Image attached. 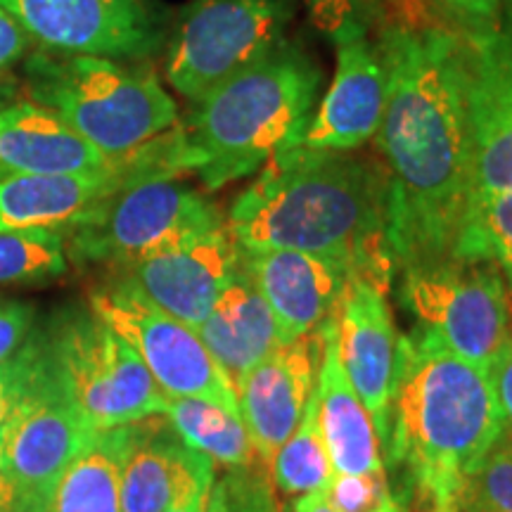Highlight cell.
<instances>
[{
	"mask_svg": "<svg viewBox=\"0 0 512 512\" xmlns=\"http://www.w3.org/2000/svg\"><path fill=\"white\" fill-rule=\"evenodd\" d=\"M318 88L316 62L285 41L192 102L181 128L204 188L252 176L278 150L302 143Z\"/></svg>",
	"mask_w": 512,
	"mask_h": 512,
	"instance_id": "cell-4",
	"label": "cell"
},
{
	"mask_svg": "<svg viewBox=\"0 0 512 512\" xmlns=\"http://www.w3.org/2000/svg\"><path fill=\"white\" fill-rule=\"evenodd\" d=\"M458 505L460 512H512V432L508 427L460 479Z\"/></svg>",
	"mask_w": 512,
	"mask_h": 512,
	"instance_id": "cell-28",
	"label": "cell"
},
{
	"mask_svg": "<svg viewBox=\"0 0 512 512\" xmlns=\"http://www.w3.org/2000/svg\"><path fill=\"white\" fill-rule=\"evenodd\" d=\"M453 256L496 264L512 294V190L486 197L467 209Z\"/></svg>",
	"mask_w": 512,
	"mask_h": 512,
	"instance_id": "cell-27",
	"label": "cell"
},
{
	"mask_svg": "<svg viewBox=\"0 0 512 512\" xmlns=\"http://www.w3.org/2000/svg\"><path fill=\"white\" fill-rule=\"evenodd\" d=\"M29 100L48 107L102 155L119 157L178 124L176 100L147 67L36 50L24 60Z\"/></svg>",
	"mask_w": 512,
	"mask_h": 512,
	"instance_id": "cell-5",
	"label": "cell"
},
{
	"mask_svg": "<svg viewBox=\"0 0 512 512\" xmlns=\"http://www.w3.org/2000/svg\"><path fill=\"white\" fill-rule=\"evenodd\" d=\"M318 425L328 446L335 475H373L384 472L380 437L368 408L358 399L337 354L335 318L320 325L318 361Z\"/></svg>",
	"mask_w": 512,
	"mask_h": 512,
	"instance_id": "cell-20",
	"label": "cell"
},
{
	"mask_svg": "<svg viewBox=\"0 0 512 512\" xmlns=\"http://www.w3.org/2000/svg\"><path fill=\"white\" fill-rule=\"evenodd\" d=\"M43 337L57 382L91 432L162 415L166 394L136 349L88 306H64Z\"/></svg>",
	"mask_w": 512,
	"mask_h": 512,
	"instance_id": "cell-6",
	"label": "cell"
},
{
	"mask_svg": "<svg viewBox=\"0 0 512 512\" xmlns=\"http://www.w3.org/2000/svg\"><path fill=\"white\" fill-rule=\"evenodd\" d=\"M38 328L36 306L22 299L0 297V363L24 349Z\"/></svg>",
	"mask_w": 512,
	"mask_h": 512,
	"instance_id": "cell-34",
	"label": "cell"
},
{
	"mask_svg": "<svg viewBox=\"0 0 512 512\" xmlns=\"http://www.w3.org/2000/svg\"><path fill=\"white\" fill-rule=\"evenodd\" d=\"M112 162L67 121L31 100L0 110V178L22 174H76Z\"/></svg>",
	"mask_w": 512,
	"mask_h": 512,
	"instance_id": "cell-21",
	"label": "cell"
},
{
	"mask_svg": "<svg viewBox=\"0 0 512 512\" xmlns=\"http://www.w3.org/2000/svg\"><path fill=\"white\" fill-rule=\"evenodd\" d=\"M373 512H406V510L401 508V501H399V498H394L392 494H389V496H384V498H382V503L377 505V508H375Z\"/></svg>",
	"mask_w": 512,
	"mask_h": 512,
	"instance_id": "cell-42",
	"label": "cell"
},
{
	"mask_svg": "<svg viewBox=\"0 0 512 512\" xmlns=\"http://www.w3.org/2000/svg\"><path fill=\"white\" fill-rule=\"evenodd\" d=\"M69 268L64 235L53 230H0V285H46Z\"/></svg>",
	"mask_w": 512,
	"mask_h": 512,
	"instance_id": "cell-26",
	"label": "cell"
},
{
	"mask_svg": "<svg viewBox=\"0 0 512 512\" xmlns=\"http://www.w3.org/2000/svg\"><path fill=\"white\" fill-rule=\"evenodd\" d=\"M226 219L202 192L178 178H147L112 192L88 219L64 233L69 261L107 273Z\"/></svg>",
	"mask_w": 512,
	"mask_h": 512,
	"instance_id": "cell-8",
	"label": "cell"
},
{
	"mask_svg": "<svg viewBox=\"0 0 512 512\" xmlns=\"http://www.w3.org/2000/svg\"><path fill=\"white\" fill-rule=\"evenodd\" d=\"M197 335L228 375L235 394L249 370L285 344L271 309L240 266Z\"/></svg>",
	"mask_w": 512,
	"mask_h": 512,
	"instance_id": "cell-22",
	"label": "cell"
},
{
	"mask_svg": "<svg viewBox=\"0 0 512 512\" xmlns=\"http://www.w3.org/2000/svg\"><path fill=\"white\" fill-rule=\"evenodd\" d=\"M107 275L128 280L152 304L197 330L238 275V242L223 221Z\"/></svg>",
	"mask_w": 512,
	"mask_h": 512,
	"instance_id": "cell-13",
	"label": "cell"
},
{
	"mask_svg": "<svg viewBox=\"0 0 512 512\" xmlns=\"http://www.w3.org/2000/svg\"><path fill=\"white\" fill-rule=\"evenodd\" d=\"M273 482L287 496L318 494L335 477L328 446L318 425V396L313 392L297 430L275 451L271 460Z\"/></svg>",
	"mask_w": 512,
	"mask_h": 512,
	"instance_id": "cell-25",
	"label": "cell"
},
{
	"mask_svg": "<svg viewBox=\"0 0 512 512\" xmlns=\"http://www.w3.org/2000/svg\"><path fill=\"white\" fill-rule=\"evenodd\" d=\"M164 420L185 444L223 467L261 463L240 415L192 396H166ZM266 465V463H264Z\"/></svg>",
	"mask_w": 512,
	"mask_h": 512,
	"instance_id": "cell-24",
	"label": "cell"
},
{
	"mask_svg": "<svg viewBox=\"0 0 512 512\" xmlns=\"http://www.w3.org/2000/svg\"><path fill=\"white\" fill-rule=\"evenodd\" d=\"M401 304L415 328L432 332L453 354L489 370L512 330V294L501 268L448 256L401 271Z\"/></svg>",
	"mask_w": 512,
	"mask_h": 512,
	"instance_id": "cell-7",
	"label": "cell"
},
{
	"mask_svg": "<svg viewBox=\"0 0 512 512\" xmlns=\"http://www.w3.org/2000/svg\"><path fill=\"white\" fill-rule=\"evenodd\" d=\"M491 380H494L498 403H501L505 427L512 432V330L503 351L491 366Z\"/></svg>",
	"mask_w": 512,
	"mask_h": 512,
	"instance_id": "cell-36",
	"label": "cell"
},
{
	"mask_svg": "<svg viewBox=\"0 0 512 512\" xmlns=\"http://www.w3.org/2000/svg\"><path fill=\"white\" fill-rule=\"evenodd\" d=\"M320 330L294 339L249 370L238 389L240 418L245 422L261 463L271 467L280 446L297 430L316 392Z\"/></svg>",
	"mask_w": 512,
	"mask_h": 512,
	"instance_id": "cell-18",
	"label": "cell"
},
{
	"mask_svg": "<svg viewBox=\"0 0 512 512\" xmlns=\"http://www.w3.org/2000/svg\"><path fill=\"white\" fill-rule=\"evenodd\" d=\"M311 22L332 43L370 34L382 22L384 0H304Z\"/></svg>",
	"mask_w": 512,
	"mask_h": 512,
	"instance_id": "cell-31",
	"label": "cell"
},
{
	"mask_svg": "<svg viewBox=\"0 0 512 512\" xmlns=\"http://www.w3.org/2000/svg\"><path fill=\"white\" fill-rule=\"evenodd\" d=\"M294 512H337L332 505L328 503V498H325L323 491H318V494H306V496H299V501L294 503Z\"/></svg>",
	"mask_w": 512,
	"mask_h": 512,
	"instance_id": "cell-38",
	"label": "cell"
},
{
	"mask_svg": "<svg viewBox=\"0 0 512 512\" xmlns=\"http://www.w3.org/2000/svg\"><path fill=\"white\" fill-rule=\"evenodd\" d=\"M226 223L240 247L328 256L384 292L394 283L387 171L356 150L283 147L235 197Z\"/></svg>",
	"mask_w": 512,
	"mask_h": 512,
	"instance_id": "cell-2",
	"label": "cell"
},
{
	"mask_svg": "<svg viewBox=\"0 0 512 512\" xmlns=\"http://www.w3.org/2000/svg\"><path fill=\"white\" fill-rule=\"evenodd\" d=\"M430 503V512H460L458 505V494H439L427 498Z\"/></svg>",
	"mask_w": 512,
	"mask_h": 512,
	"instance_id": "cell-40",
	"label": "cell"
},
{
	"mask_svg": "<svg viewBox=\"0 0 512 512\" xmlns=\"http://www.w3.org/2000/svg\"><path fill=\"white\" fill-rule=\"evenodd\" d=\"M46 363V342H43V328H36L34 335L24 349L10 361L0 363V444L8 432L12 418H15L22 401L34 387Z\"/></svg>",
	"mask_w": 512,
	"mask_h": 512,
	"instance_id": "cell-30",
	"label": "cell"
},
{
	"mask_svg": "<svg viewBox=\"0 0 512 512\" xmlns=\"http://www.w3.org/2000/svg\"><path fill=\"white\" fill-rule=\"evenodd\" d=\"M31 43L34 41L22 29V24L8 10L0 8V81H8L12 69L27 60Z\"/></svg>",
	"mask_w": 512,
	"mask_h": 512,
	"instance_id": "cell-35",
	"label": "cell"
},
{
	"mask_svg": "<svg viewBox=\"0 0 512 512\" xmlns=\"http://www.w3.org/2000/svg\"><path fill=\"white\" fill-rule=\"evenodd\" d=\"M214 477L216 475L197 479V482L192 484L185 494L178 496L164 512H204V505H207V496H209V486L214 482Z\"/></svg>",
	"mask_w": 512,
	"mask_h": 512,
	"instance_id": "cell-37",
	"label": "cell"
},
{
	"mask_svg": "<svg viewBox=\"0 0 512 512\" xmlns=\"http://www.w3.org/2000/svg\"><path fill=\"white\" fill-rule=\"evenodd\" d=\"M387 105L375 133L396 271L453 256L470 207L465 41L441 22L377 24Z\"/></svg>",
	"mask_w": 512,
	"mask_h": 512,
	"instance_id": "cell-1",
	"label": "cell"
},
{
	"mask_svg": "<svg viewBox=\"0 0 512 512\" xmlns=\"http://www.w3.org/2000/svg\"><path fill=\"white\" fill-rule=\"evenodd\" d=\"M387 472L373 475H335L325 489V498L337 512H373L389 496Z\"/></svg>",
	"mask_w": 512,
	"mask_h": 512,
	"instance_id": "cell-33",
	"label": "cell"
},
{
	"mask_svg": "<svg viewBox=\"0 0 512 512\" xmlns=\"http://www.w3.org/2000/svg\"><path fill=\"white\" fill-rule=\"evenodd\" d=\"M88 309L126 339L166 396H192L240 415L238 394L195 328L169 316L119 275L88 290Z\"/></svg>",
	"mask_w": 512,
	"mask_h": 512,
	"instance_id": "cell-10",
	"label": "cell"
},
{
	"mask_svg": "<svg viewBox=\"0 0 512 512\" xmlns=\"http://www.w3.org/2000/svg\"><path fill=\"white\" fill-rule=\"evenodd\" d=\"M93 434L57 382L46 349L41 375L0 444V470L15 486L19 512L48 510L64 470Z\"/></svg>",
	"mask_w": 512,
	"mask_h": 512,
	"instance_id": "cell-12",
	"label": "cell"
},
{
	"mask_svg": "<svg viewBox=\"0 0 512 512\" xmlns=\"http://www.w3.org/2000/svg\"><path fill=\"white\" fill-rule=\"evenodd\" d=\"M337 332V354L351 387L368 408L380 444L389 437V403H392L396 332L387 292L368 280L349 275L342 297L332 311Z\"/></svg>",
	"mask_w": 512,
	"mask_h": 512,
	"instance_id": "cell-15",
	"label": "cell"
},
{
	"mask_svg": "<svg viewBox=\"0 0 512 512\" xmlns=\"http://www.w3.org/2000/svg\"><path fill=\"white\" fill-rule=\"evenodd\" d=\"M128 425L95 432L76 453L50 496L46 512H121V458Z\"/></svg>",
	"mask_w": 512,
	"mask_h": 512,
	"instance_id": "cell-23",
	"label": "cell"
},
{
	"mask_svg": "<svg viewBox=\"0 0 512 512\" xmlns=\"http://www.w3.org/2000/svg\"><path fill=\"white\" fill-rule=\"evenodd\" d=\"M0 512H19L17 491L3 470H0Z\"/></svg>",
	"mask_w": 512,
	"mask_h": 512,
	"instance_id": "cell-39",
	"label": "cell"
},
{
	"mask_svg": "<svg viewBox=\"0 0 512 512\" xmlns=\"http://www.w3.org/2000/svg\"><path fill=\"white\" fill-rule=\"evenodd\" d=\"M503 430L489 370L448 351L422 328L399 337L384 448L425 501L458 494L460 479Z\"/></svg>",
	"mask_w": 512,
	"mask_h": 512,
	"instance_id": "cell-3",
	"label": "cell"
},
{
	"mask_svg": "<svg viewBox=\"0 0 512 512\" xmlns=\"http://www.w3.org/2000/svg\"><path fill=\"white\" fill-rule=\"evenodd\" d=\"M268 472L271 467L264 463L226 467L209 486L204 512H278Z\"/></svg>",
	"mask_w": 512,
	"mask_h": 512,
	"instance_id": "cell-29",
	"label": "cell"
},
{
	"mask_svg": "<svg viewBox=\"0 0 512 512\" xmlns=\"http://www.w3.org/2000/svg\"><path fill=\"white\" fill-rule=\"evenodd\" d=\"M337 67L302 145L318 150H358L375 138L387 105V72L370 34L337 41Z\"/></svg>",
	"mask_w": 512,
	"mask_h": 512,
	"instance_id": "cell-17",
	"label": "cell"
},
{
	"mask_svg": "<svg viewBox=\"0 0 512 512\" xmlns=\"http://www.w3.org/2000/svg\"><path fill=\"white\" fill-rule=\"evenodd\" d=\"M0 8L50 53L138 62L166 41L164 17L145 0H0Z\"/></svg>",
	"mask_w": 512,
	"mask_h": 512,
	"instance_id": "cell-11",
	"label": "cell"
},
{
	"mask_svg": "<svg viewBox=\"0 0 512 512\" xmlns=\"http://www.w3.org/2000/svg\"><path fill=\"white\" fill-rule=\"evenodd\" d=\"M503 27H512V0H501Z\"/></svg>",
	"mask_w": 512,
	"mask_h": 512,
	"instance_id": "cell-43",
	"label": "cell"
},
{
	"mask_svg": "<svg viewBox=\"0 0 512 512\" xmlns=\"http://www.w3.org/2000/svg\"><path fill=\"white\" fill-rule=\"evenodd\" d=\"M292 0H190L176 19L164 74L190 102L285 43Z\"/></svg>",
	"mask_w": 512,
	"mask_h": 512,
	"instance_id": "cell-9",
	"label": "cell"
},
{
	"mask_svg": "<svg viewBox=\"0 0 512 512\" xmlns=\"http://www.w3.org/2000/svg\"><path fill=\"white\" fill-rule=\"evenodd\" d=\"M17 91L19 86L15 81H0V110L17 100Z\"/></svg>",
	"mask_w": 512,
	"mask_h": 512,
	"instance_id": "cell-41",
	"label": "cell"
},
{
	"mask_svg": "<svg viewBox=\"0 0 512 512\" xmlns=\"http://www.w3.org/2000/svg\"><path fill=\"white\" fill-rule=\"evenodd\" d=\"M209 475L214 460L185 444L164 418L133 422L121 458V512H164Z\"/></svg>",
	"mask_w": 512,
	"mask_h": 512,
	"instance_id": "cell-19",
	"label": "cell"
},
{
	"mask_svg": "<svg viewBox=\"0 0 512 512\" xmlns=\"http://www.w3.org/2000/svg\"><path fill=\"white\" fill-rule=\"evenodd\" d=\"M238 266L264 297L285 344L316 335L349 280V271L339 261L297 249L238 245Z\"/></svg>",
	"mask_w": 512,
	"mask_h": 512,
	"instance_id": "cell-16",
	"label": "cell"
},
{
	"mask_svg": "<svg viewBox=\"0 0 512 512\" xmlns=\"http://www.w3.org/2000/svg\"><path fill=\"white\" fill-rule=\"evenodd\" d=\"M465 67L472 207L486 197L512 190V27L465 41Z\"/></svg>",
	"mask_w": 512,
	"mask_h": 512,
	"instance_id": "cell-14",
	"label": "cell"
},
{
	"mask_svg": "<svg viewBox=\"0 0 512 512\" xmlns=\"http://www.w3.org/2000/svg\"><path fill=\"white\" fill-rule=\"evenodd\" d=\"M434 15L460 38H484L503 27L501 0H430Z\"/></svg>",
	"mask_w": 512,
	"mask_h": 512,
	"instance_id": "cell-32",
	"label": "cell"
}]
</instances>
